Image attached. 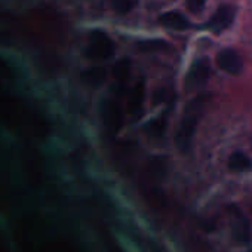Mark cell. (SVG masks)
<instances>
[{
  "label": "cell",
  "instance_id": "2e32d148",
  "mask_svg": "<svg viewBox=\"0 0 252 252\" xmlns=\"http://www.w3.org/2000/svg\"><path fill=\"white\" fill-rule=\"evenodd\" d=\"M149 131H150V134H153L156 137H160L163 134V131H165V120L162 117L156 119L155 122H152L149 125Z\"/></svg>",
  "mask_w": 252,
  "mask_h": 252
},
{
  "label": "cell",
  "instance_id": "52a82bcc",
  "mask_svg": "<svg viewBox=\"0 0 252 252\" xmlns=\"http://www.w3.org/2000/svg\"><path fill=\"white\" fill-rule=\"evenodd\" d=\"M102 119L107 128L116 132L122 126V111L119 104L114 101H105L102 107Z\"/></svg>",
  "mask_w": 252,
  "mask_h": 252
},
{
  "label": "cell",
  "instance_id": "9c48e42d",
  "mask_svg": "<svg viewBox=\"0 0 252 252\" xmlns=\"http://www.w3.org/2000/svg\"><path fill=\"white\" fill-rule=\"evenodd\" d=\"M144 96H146V85L144 80H138L129 95L128 99V110L131 114L135 117H140L143 114V104H144Z\"/></svg>",
  "mask_w": 252,
  "mask_h": 252
},
{
  "label": "cell",
  "instance_id": "ba28073f",
  "mask_svg": "<svg viewBox=\"0 0 252 252\" xmlns=\"http://www.w3.org/2000/svg\"><path fill=\"white\" fill-rule=\"evenodd\" d=\"M159 24L163 26L165 29L177 30V32H184L191 27L190 21L178 11H169L165 12L159 17Z\"/></svg>",
  "mask_w": 252,
  "mask_h": 252
},
{
  "label": "cell",
  "instance_id": "8992f818",
  "mask_svg": "<svg viewBox=\"0 0 252 252\" xmlns=\"http://www.w3.org/2000/svg\"><path fill=\"white\" fill-rule=\"evenodd\" d=\"M209 74H211L209 61L206 58L196 60L189 70V74L186 77V83H187V86H191V88L205 85L209 79Z\"/></svg>",
  "mask_w": 252,
  "mask_h": 252
},
{
  "label": "cell",
  "instance_id": "7a4b0ae2",
  "mask_svg": "<svg viewBox=\"0 0 252 252\" xmlns=\"http://www.w3.org/2000/svg\"><path fill=\"white\" fill-rule=\"evenodd\" d=\"M114 43L108 34L104 32L95 30L88 37V45L85 48L86 58L92 61H107L114 55Z\"/></svg>",
  "mask_w": 252,
  "mask_h": 252
},
{
  "label": "cell",
  "instance_id": "8fae6325",
  "mask_svg": "<svg viewBox=\"0 0 252 252\" xmlns=\"http://www.w3.org/2000/svg\"><path fill=\"white\" fill-rule=\"evenodd\" d=\"M82 79L92 86H98L105 80V70L101 67H92L89 70H85L82 74Z\"/></svg>",
  "mask_w": 252,
  "mask_h": 252
},
{
  "label": "cell",
  "instance_id": "e0dca14e",
  "mask_svg": "<svg viewBox=\"0 0 252 252\" xmlns=\"http://www.w3.org/2000/svg\"><path fill=\"white\" fill-rule=\"evenodd\" d=\"M249 252H252V251H249Z\"/></svg>",
  "mask_w": 252,
  "mask_h": 252
},
{
  "label": "cell",
  "instance_id": "3957f363",
  "mask_svg": "<svg viewBox=\"0 0 252 252\" xmlns=\"http://www.w3.org/2000/svg\"><path fill=\"white\" fill-rule=\"evenodd\" d=\"M215 63H217V67L221 71H224V73H227L230 76H239V74H242V71L245 68L242 55L233 48L221 49L217 54Z\"/></svg>",
  "mask_w": 252,
  "mask_h": 252
},
{
  "label": "cell",
  "instance_id": "4fadbf2b",
  "mask_svg": "<svg viewBox=\"0 0 252 252\" xmlns=\"http://www.w3.org/2000/svg\"><path fill=\"white\" fill-rule=\"evenodd\" d=\"M108 3L116 14L126 15L137 6V0H108Z\"/></svg>",
  "mask_w": 252,
  "mask_h": 252
},
{
  "label": "cell",
  "instance_id": "5b68a950",
  "mask_svg": "<svg viewBox=\"0 0 252 252\" xmlns=\"http://www.w3.org/2000/svg\"><path fill=\"white\" fill-rule=\"evenodd\" d=\"M230 227H231V234L233 239L239 243H245L251 237V224L248 218L243 215V212L237 208L233 206L230 209Z\"/></svg>",
  "mask_w": 252,
  "mask_h": 252
},
{
  "label": "cell",
  "instance_id": "277c9868",
  "mask_svg": "<svg viewBox=\"0 0 252 252\" xmlns=\"http://www.w3.org/2000/svg\"><path fill=\"white\" fill-rule=\"evenodd\" d=\"M236 18V6L233 5H221L212 14L208 21V29L214 33H222L224 30L230 29Z\"/></svg>",
  "mask_w": 252,
  "mask_h": 252
},
{
  "label": "cell",
  "instance_id": "30bf717a",
  "mask_svg": "<svg viewBox=\"0 0 252 252\" xmlns=\"http://www.w3.org/2000/svg\"><path fill=\"white\" fill-rule=\"evenodd\" d=\"M227 166L228 169L233 172V174H245V172H251L252 171V159L237 150V152H233L228 158V162H227Z\"/></svg>",
  "mask_w": 252,
  "mask_h": 252
},
{
  "label": "cell",
  "instance_id": "5bb4252c",
  "mask_svg": "<svg viewBox=\"0 0 252 252\" xmlns=\"http://www.w3.org/2000/svg\"><path fill=\"white\" fill-rule=\"evenodd\" d=\"M137 48L141 52H160L169 49V45L165 40H144V42H138Z\"/></svg>",
  "mask_w": 252,
  "mask_h": 252
},
{
  "label": "cell",
  "instance_id": "6da1fadb",
  "mask_svg": "<svg viewBox=\"0 0 252 252\" xmlns=\"http://www.w3.org/2000/svg\"><path fill=\"white\" fill-rule=\"evenodd\" d=\"M209 99H211V96L208 94H200V95L194 96L191 101H189V104L186 105L183 117L180 120L177 135H175V143H177V147L180 152L187 153L190 150V146L194 138L199 122L206 111Z\"/></svg>",
  "mask_w": 252,
  "mask_h": 252
},
{
  "label": "cell",
  "instance_id": "9a60e30c",
  "mask_svg": "<svg viewBox=\"0 0 252 252\" xmlns=\"http://www.w3.org/2000/svg\"><path fill=\"white\" fill-rule=\"evenodd\" d=\"M186 8L194 14V15H199L205 11L206 8V0H186Z\"/></svg>",
  "mask_w": 252,
  "mask_h": 252
},
{
  "label": "cell",
  "instance_id": "7c38bea8",
  "mask_svg": "<svg viewBox=\"0 0 252 252\" xmlns=\"http://www.w3.org/2000/svg\"><path fill=\"white\" fill-rule=\"evenodd\" d=\"M113 76L117 82H126L131 76V61L129 60H122L113 67Z\"/></svg>",
  "mask_w": 252,
  "mask_h": 252
}]
</instances>
